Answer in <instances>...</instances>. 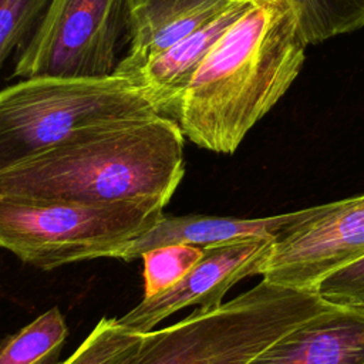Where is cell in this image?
<instances>
[{
    "instance_id": "1",
    "label": "cell",
    "mask_w": 364,
    "mask_h": 364,
    "mask_svg": "<svg viewBox=\"0 0 364 364\" xmlns=\"http://www.w3.org/2000/svg\"><path fill=\"white\" fill-rule=\"evenodd\" d=\"M307 38L287 0H255L185 88L173 119L196 146L233 154L301 71Z\"/></svg>"
},
{
    "instance_id": "5",
    "label": "cell",
    "mask_w": 364,
    "mask_h": 364,
    "mask_svg": "<svg viewBox=\"0 0 364 364\" xmlns=\"http://www.w3.org/2000/svg\"><path fill=\"white\" fill-rule=\"evenodd\" d=\"M159 114L128 77H30L0 91V171L37 155L82 127Z\"/></svg>"
},
{
    "instance_id": "2",
    "label": "cell",
    "mask_w": 364,
    "mask_h": 364,
    "mask_svg": "<svg viewBox=\"0 0 364 364\" xmlns=\"http://www.w3.org/2000/svg\"><path fill=\"white\" fill-rule=\"evenodd\" d=\"M183 139L176 121L156 112L87 125L1 169L0 196L166 206L185 173Z\"/></svg>"
},
{
    "instance_id": "14",
    "label": "cell",
    "mask_w": 364,
    "mask_h": 364,
    "mask_svg": "<svg viewBox=\"0 0 364 364\" xmlns=\"http://www.w3.org/2000/svg\"><path fill=\"white\" fill-rule=\"evenodd\" d=\"M299 16L309 44L364 27V0H287Z\"/></svg>"
},
{
    "instance_id": "4",
    "label": "cell",
    "mask_w": 364,
    "mask_h": 364,
    "mask_svg": "<svg viewBox=\"0 0 364 364\" xmlns=\"http://www.w3.org/2000/svg\"><path fill=\"white\" fill-rule=\"evenodd\" d=\"M155 200L68 202L0 196V247L43 270L114 257L164 215Z\"/></svg>"
},
{
    "instance_id": "12",
    "label": "cell",
    "mask_w": 364,
    "mask_h": 364,
    "mask_svg": "<svg viewBox=\"0 0 364 364\" xmlns=\"http://www.w3.org/2000/svg\"><path fill=\"white\" fill-rule=\"evenodd\" d=\"M255 0H232L219 14L148 61L131 80L155 109L173 118L176 105L196 68L222 34Z\"/></svg>"
},
{
    "instance_id": "3",
    "label": "cell",
    "mask_w": 364,
    "mask_h": 364,
    "mask_svg": "<svg viewBox=\"0 0 364 364\" xmlns=\"http://www.w3.org/2000/svg\"><path fill=\"white\" fill-rule=\"evenodd\" d=\"M316 291L264 279L216 307L142 333L131 364H247L276 338L331 309Z\"/></svg>"
},
{
    "instance_id": "15",
    "label": "cell",
    "mask_w": 364,
    "mask_h": 364,
    "mask_svg": "<svg viewBox=\"0 0 364 364\" xmlns=\"http://www.w3.org/2000/svg\"><path fill=\"white\" fill-rule=\"evenodd\" d=\"M142 340L141 333L102 317L81 346L61 364H131Z\"/></svg>"
},
{
    "instance_id": "16",
    "label": "cell",
    "mask_w": 364,
    "mask_h": 364,
    "mask_svg": "<svg viewBox=\"0 0 364 364\" xmlns=\"http://www.w3.org/2000/svg\"><path fill=\"white\" fill-rule=\"evenodd\" d=\"M202 253V247L191 245H166L145 252L141 256L144 260V297L159 294L181 282Z\"/></svg>"
},
{
    "instance_id": "11",
    "label": "cell",
    "mask_w": 364,
    "mask_h": 364,
    "mask_svg": "<svg viewBox=\"0 0 364 364\" xmlns=\"http://www.w3.org/2000/svg\"><path fill=\"white\" fill-rule=\"evenodd\" d=\"M247 364H364V313L324 310L276 338Z\"/></svg>"
},
{
    "instance_id": "10",
    "label": "cell",
    "mask_w": 364,
    "mask_h": 364,
    "mask_svg": "<svg viewBox=\"0 0 364 364\" xmlns=\"http://www.w3.org/2000/svg\"><path fill=\"white\" fill-rule=\"evenodd\" d=\"M232 0H125L128 50L115 74L132 78L148 61L219 14Z\"/></svg>"
},
{
    "instance_id": "13",
    "label": "cell",
    "mask_w": 364,
    "mask_h": 364,
    "mask_svg": "<svg viewBox=\"0 0 364 364\" xmlns=\"http://www.w3.org/2000/svg\"><path fill=\"white\" fill-rule=\"evenodd\" d=\"M67 336L64 316L53 307L0 340V364H61L58 357Z\"/></svg>"
},
{
    "instance_id": "6",
    "label": "cell",
    "mask_w": 364,
    "mask_h": 364,
    "mask_svg": "<svg viewBox=\"0 0 364 364\" xmlns=\"http://www.w3.org/2000/svg\"><path fill=\"white\" fill-rule=\"evenodd\" d=\"M122 33L125 0H50L11 75H111Z\"/></svg>"
},
{
    "instance_id": "17",
    "label": "cell",
    "mask_w": 364,
    "mask_h": 364,
    "mask_svg": "<svg viewBox=\"0 0 364 364\" xmlns=\"http://www.w3.org/2000/svg\"><path fill=\"white\" fill-rule=\"evenodd\" d=\"M48 3L50 0H0V68L28 40Z\"/></svg>"
},
{
    "instance_id": "9",
    "label": "cell",
    "mask_w": 364,
    "mask_h": 364,
    "mask_svg": "<svg viewBox=\"0 0 364 364\" xmlns=\"http://www.w3.org/2000/svg\"><path fill=\"white\" fill-rule=\"evenodd\" d=\"M330 208L331 202L289 213L250 219L209 215H162V218L148 232L134 240L118 259L125 262L141 259L145 252L166 245H191L205 249L255 239H267L276 243L313 222Z\"/></svg>"
},
{
    "instance_id": "18",
    "label": "cell",
    "mask_w": 364,
    "mask_h": 364,
    "mask_svg": "<svg viewBox=\"0 0 364 364\" xmlns=\"http://www.w3.org/2000/svg\"><path fill=\"white\" fill-rule=\"evenodd\" d=\"M314 291L333 307L364 313V256L324 277Z\"/></svg>"
},
{
    "instance_id": "8",
    "label": "cell",
    "mask_w": 364,
    "mask_h": 364,
    "mask_svg": "<svg viewBox=\"0 0 364 364\" xmlns=\"http://www.w3.org/2000/svg\"><path fill=\"white\" fill-rule=\"evenodd\" d=\"M273 245V240L255 239L205 247L181 282L159 294L142 297L117 320L125 328L142 334L188 306L216 307L237 282L263 273Z\"/></svg>"
},
{
    "instance_id": "7",
    "label": "cell",
    "mask_w": 364,
    "mask_h": 364,
    "mask_svg": "<svg viewBox=\"0 0 364 364\" xmlns=\"http://www.w3.org/2000/svg\"><path fill=\"white\" fill-rule=\"evenodd\" d=\"M364 256V193L331 202V208L276 242L262 277L290 289L314 291L338 269Z\"/></svg>"
}]
</instances>
